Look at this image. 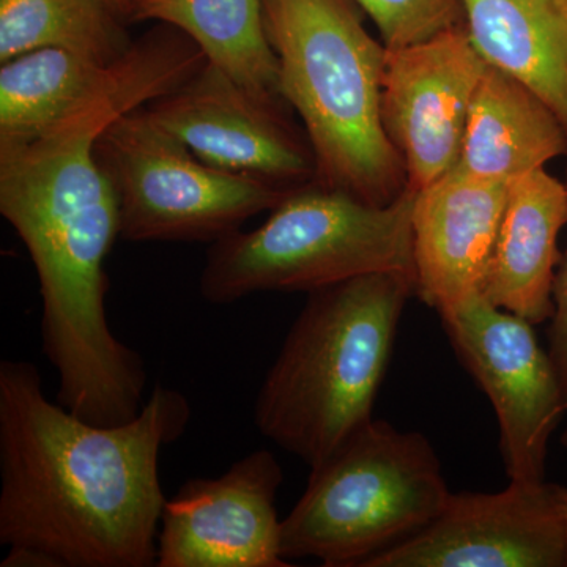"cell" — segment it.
I'll return each instance as SVG.
<instances>
[{
	"label": "cell",
	"mask_w": 567,
	"mask_h": 567,
	"mask_svg": "<svg viewBox=\"0 0 567 567\" xmlns=\"http://www.w3.org/2000/svg\"><path fill=\"white\" fill-rule=\"evenodd\" d=\"M563 486L511 481L496 494L458 492L415 536L364 567H566Z\"/></svg>",
	"instance_id": "cell-11"
},
{
	"label": "cell",
	"mask_w": 567,
	"mask_h": 567,
	"mask_svg": "<svg viewBox=\"0 0 567 567\" xmlns=\"http://www.w3.org/2000/svg\"><path fill=\"white\" fill-rule=\"evenodd\" d=\"M126 20L173 25L246 91L287 104L278 58L265 31L264 0H132Z\"/></svg>",
	"instance_id": "cell-18"
},
{
	"label": "cell",
	"mask_w": 567,
	"mask_h": 567,
	"mask_svg": "<svg viewBox=\"0 0 567 567\" xmlns=\"http://www.w3.org/2000/svg\"><path fill=\"white\" fill-rule=\"evenodd\" d=\"M415 193L372 205L317 182L293 189L267 221L216 241L200 295L229 305L257 292H306L374 274L415 276Z\"/></svg>",
	"instance_id": "cell-5"
},
{
	"label": "cell",
	"mask_w": 567,
	"mask_h": 567,
	"mask_svg": "<svg viewBox=\"0 0 567 567\" xmlns=\"http://www.w3.org/2000/svg\"><path fill=\"white\" fill-rule=\"evenodd\" d=\"M282 99L300 115L319 185L372 205L406 192L404 162L382 123L386 48L354 0H264Z\"/></svg>",
	"instance_id": "cell-4"
},
{
	"label": "cell",
	"mask_w": 567,
	"mask_h": 567,
	"mask_svg": "<svg viewBox=\"0 0 567 567\" xmlns=\"http://www.w3.org/2000/svg\"><path fill=\"white\" fill-rule=\"evenodd\" d=\"M106 0H0V62L55 48L102 63L133 47Z\"/></svg>",
	"instance_id": "cell-19"
},
{
	"label": "cell",
	"mask_w": 567,
	"mask_h": 567,
	"mask_svg": "<svg viewBox=\"0 0 567 567\" xmlns=\"http://www.w3.org/2000/svg\"><path fill=\"white\" fill-rule=\"evenodd\" d=\"M289 107L252 95L207 62L144 110L204 163L293 192L316 182L317 166Z\"/></svg>",
	"instance_id": "cell-10"
},
{
	"label": "cell",
	"mask_w": 567,
	"mask_h": 567,
	"mask_svg": "<svg viewBox=\"0 0 567 567\" xmlns=\"http://www.w3.org/2000/svg\"><path fill=\"white\" fill-rule=\"evenodd\" d=\"M566 153L567 132L551 107L524 82L486 65L454 171L509 183Z\"/></svg>",
	"instance_id": "cell-16"
},
{
	"label": "cell",
	"mask_w": 567,
	"mask_h": 567,
	"mask_svg": "<svg viewBox=\"0 0 567 567\" xmlns=\"http://www.w3.org/2000/svg\"><path fill=\"white\" fill-rule=\"evenodd\" d=\"M450 495L427 436L371 420L311 468L282 520V557L364 567L427 527Z\"/></svg>",
	"instance_id": "cell-6"
},
{
	"label": "cell",
	"mask_w": 567,
	"mask_h": 567,
	"mask_svg": "<svg viewBox=\"0 0 567 567\" xmlns=\"http://www.w3.org/2000/svg\"><path fill=\"white\" fill-rule=\"evenodd\" d=\"M567 224V185L546 167L514 178L480 293L537 324L555 311L558 237Z\"/></svg>",
	"instance_id": "cell-15"
},
{
	"label": "cell",
	"mask_w": 567,
	"mask_h": 567,
	"mask_svg": "<svg viewBox=\"0 0 567 567\" xmlns=\"http://www.w3.org/2000/svg\"><path fill=\"white\" fill-rule=\"evenodd\" d=\"M107 3L121 14L122 18L128 17L130 2L132 0H106Z\"/></svg>",
	"instance_id": "cell-22"
},
{
	"label": "cell",
	"mask_w": 567,
	"mask_h": 567,
	"mask_svg": "<svg viewBox=\"0 0 567 567\" xmlns=\"http://www.w3.org/2000/svg\"><path fill=\"white\" fill-rule=\"evenodd\" d=\"M439 316L458 361L494 405L507 477L544 481L548 442L567 410V395L533 323L481 293Z\"/></svg>",
	"instance_id": "cell-9"
},
{
	"label": "cell",
	"mask_w": 567,
	"mask_h": 567,
	"mask_svg": "<svg viewBox=\"0 0 567 567\" xmlns=\"http://www.w3.org/2000/svg\"><path fill=\"white\" fill-rule=\"evenodd\" d=\"M308 295L257 393L254 423L315 468L374 420L415 276L365 275Z\"/></svg>",
	"instance_id": "cell-3"
},
{
	"label": "cell",
	"mask_w": 567,
	"mask_h": 567,
	"mask_svg": "<svg viewBox=\"0 0 567 567\" xmlns=\"http://www.w3.org/2000/svg\"><path fill=\"white\" fill-rule=\"evenodd\" d=\"M125 114L96 104L37 140L0 142V213L39 276L41 350L58 374V402L102 425L140 415L147 386L144 360L112 333L106 312L104 264L121 208L95 142Z\"/></svg>",
	"instance_id": "cell-2"
},
{
	"label": "cell",
	"mask_w": 567,
	"mask_h": 567,
	"mask_svg": "<svg viewBox=\"0 0 567 567\" xmlns=\"http://www.w3.org/2000/svg\"><path fill=\"white\" fill-rule=\"evenodd\" d=\"M487 63L466 28L386 50L382 123L417 193L456 169L470 107Z\"/></svg>",
	"instance_id": "cell-12"
},
{
	"label": "cell",
	"mask_w": 567,
	"mask_h": 567,
	"mask_svg": "<svg viewBox=\"0 0 567 567\" xmlns=\"http://www.w3.org/2000/svg\"><path fill=\"white\" fill-rule=\"evenodd\" d=\"M561 445L565 446L567 450V429L565 431V434L561 435Z\"/></svg>",
	"instance_id": "cell-24"
},
{
	"label": "cell",
	"mask_w": 567,
	"mask_h": 567,
	"mask_svg": "<svg viewBox=\"0 0 567 567\" xmlns=\"http://www.w3.org/2000/svg\"><path fill=\"white\" fill-rule=\"evenodd\" d=\"M509 183L453 171L415 193V295L439 315L480 293Z\"/></svg>",
	"instance_id": "cell-14"
},
{
	"label": "cell",
	"mask_w": 567,
	"mask_h": 567,
	"mask_svg": "<svg viewBox=\"0 0 567 567\" xmlns=\"http://www.w3.org/2000/svg\"><path fill=\"white\" fill-rule=\"evenodd\" d=\"M281 465L268 450L219 477L186 481L163 507L158 567H287L276 496Z\"/></svg>",
	"instance_id": "cell-13"
},
{
	"label": "cell",
	"mask_w": 567,
	"mask_h": 567,
	"mask_svg": "<svg viewBox=\"0 0 567 567\" xmlns=\"http://www.w3.org/2000/svg\"><path fill=\"white\" fill-rule=\"evenodd\" d=\"M563 505H565L566 535H567V488L563 487ZM567 567V565H566Z\"/></svg>",
	"instance_id": "cell-23"
},
{
	"label": "cell",
	"mask_w": 567,
	"mask_h": 567,
	"mask_svg": "<svg viewBox=\"0 0 567 567\" xmlns=\"http://www.w3.org/2000/svg\"><path fill=\"white\" fill-rule=\"evenodd\" d=\"M205 63L196 41L167 24L112 63L55 48L24 52L0 69V142L37 140L100 103L140 110L181 87Z\"/></svg>",
	"instance_id": "cell-8"
},
{
	"label": "cell",
	"mask_w": 567,
	"mask_h": 567,
	"mask_svg": "<svg viewBox=\"0 0 567 567\" xmlns=\"http://www.w3.org/2000/svg\"><path fill=\"white\" fill-rule=\"evenodd\" d=\"M379 29L386 50L413 47L466 28L464 0H354Z\"/></svg>",
	"instance_id": "cell-20"
},
{
	"label": "cell",
	"mask_w": 567,
	"mask_h": 567,
	"mask_svg": "<svg viewBox=\"0 0 567 567\" xmlns=\"http://www.w3.org/2000/svg\"><path fill=\"white\" fill-rule=\"evenodd\" d=\"M466 31L487 65L537 93L567 132V0H464Z\"/></svg>",
	"instance_id": "cell-17"
},
{
	"label": "cell",
	"mask_w": 567,
	"mask_h": 567,
	"mask_svg": "<svg viewBox=\"0 0 567 567\" xmlns=\"http://www.w3.org/2000/svg\"><path fill=\"white\" fill-rule=\"evenodd\" d=\"M188 399L153 388L128 423H89L43 393L31 361L0 363V544L51 567L156 566L166 503L159 454Z\"/></svg>",
	"instance_id": "cell-1"
},
{
	"label": "cell",
	"mask_w": 567,
	"mask_h": 567,
	"mask_svg": "<svg viewBox=\"0 0 567 567\" xmlns=\"http://www.w3.org/2000/svg\"><path fill=\"white\" fill-rule=\"evenodd\" d=\"M554 303L555 311L550 319L547 350L567 395V249L563 254L557 276H555Z\"/></svg>",
	"instance_id": "cell-21"
},
{
	"label": "cell",
	"mask_w": 567,
	"mask_h": 567,
	"mask_svg": "<svg viewBox=\"0 0 567 567\" xmlns=\"http://www.w3.org/2000/svg\"><path fill=\"white\" fill-rule=\"evenodd\" d=\"M95 155L117 193L121 238L216 244L290 189L204 163L144 107L111 123Z\"/></svg>",
	"instance_id": "cell-7"
}]
</instances>
